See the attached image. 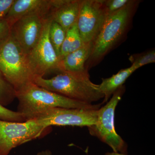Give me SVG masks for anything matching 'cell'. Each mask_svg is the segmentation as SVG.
Returning <instances> with one entry per match:
<instances>
[{
    "label": "cell",
    "mask_w": 155,
    "mask_h": 155,
    "mask_svg": "<svg viewBox=\"0 0 155 155\" xmlns=\"http://www.w3.org/2000/svg\"><path fill=\"white\" fill-rule=\"evenodd\" d=\"M52 21V19L49 17L45 19L40 38L28 54L29 67L34 78L43 77L47 73L51 71L60 72L61 60L57 55L49 38L50 25Z\"/></svg>",
    "instance_id": "cell-7"
},
{
    "label": "cell",
    "mask_w": 155,
    "mask_h": 155,
    "mask_svg": "<svg viewBox=\"0 0 155 155\" xmlns=\"http://www.w3.org/2000/svg\"><path fill=\"white\" fill-rule=\"evenodd\" d=\"M11 27L5 19H0V45L5 41L11 34Z\"/></svg>",
    "instance_id": "cell-21"
},
{
    "label": "cell",
    "mask_w": 155,
    "mask_h": 155,
    "mask_svg": "<svg viewBox=\"0 0 155 155\" xmlns=\"http://www.w3.org/2000/svg\"><path fill=\"white\" fill-rule=\"evenodd\" d=\"M51 0H14L4 18L11 27L22 17L37 13L48 17L51 8Z\"/></svg>",
    "instance_id": "cell-12"
},
{
    "label": "cell",
    "mask_w": 155,
    "mask_h": 155,
    "mask_svg": "<svg viewBox=\"0 0 155 155\" xmlns=\"http://www.w3.org/2000/svg\"><path fill=\"white\" fill-rule=\"evenodd\" d=\"M136 70L134 67L131 66L120 70L111 77L102 78L101 83L98 85L100 91L104 95L103 103L107 102L111 96L123 85L127 78Z\"/></svg>",
    "instance_id": "cell-14"
},
{
    "label": "cell",
    "mask_w": 155,
    "mask_h": 155,
    "mask_svg": "<svg viewBox=\"0 0 155 155\" xmlns=\"http://www.w3.org/2000/svg\"><path fill=\"white\" fill-rule=\"evenodd\" d=\"M66 35V32L61 25L52 20L50 25V39L57 55L60 58L61 47Z\"/></svg>",
    "instance_id": "cell-16"
},
{
    "label": "cell",
    "mask_w": 155,
    "mask_h": 155,
    "mask_svg": "<svg viewBox=\"0 0 155 155\" xmlns=\"http://www.w3.org/2000/svg\"><path fill=\"white\" fill-rule=\"evenodd\" d=\"M0 72L16 91L33 82L34 78L29 67L28 54L11 33L0 45Z\"/></svg>",
    "instance_id": "cell-4"
},
{
    "label": "cell",
    "mask_w": 155,
    "mask_h": 155,
    "mask_svg": "<svg viewBox=\"0 0 155 155\" xmlns=\"http://www.w3.org/2000/svg\"><path fill=\"white\" fill-rule=\"evenodd\" d=\"M107 17L104 0H81L77 25L84 44H94Z\"/></svg>",
    "instance_id": "cell-8"
},
{
    "label": "cell",
    "mask_w": 155,
    "mask_h": 155,
    "mask_svg": "<svg viewBox=\"0 0 155 155\" xmlns=\"http://www.w3.org/2000/svg\"><path fill=\"white\" fill-rule=\"evenodd\" d=\"M93 43L84 44L81 48L68 54L61 60L60 72H78L88 70L85 64L90 57Z\"/></svg>",
    "instance_id": "cell-13"
},
{
    "label": "cell",
    "mask_w": 155,
    "mask_h": 155,
    "mask_svg": "<svg viewBox=\"0 0 155 155\" xmlns=\"http://www.w3.org/2000/svg\"><path fill=\"white\" fill-rule=\"evenodd\" d=\"M140 1H130L119 11L108 16L94 42L88 67L94 66L122 39L129 28Z\"/></svg>",
    "instance_id": "cell-3"
},
{
    "label": "cell",
    "mask_w": 155,
    "mask_h": 155,
    "mask_svg": "<svg viewBox=\"0 0 155 155\" xmlns=\"http://www.w3.org/2000/svg\"><path fill=\"white\" fill-rule=\"evenodd\" d=\"M98 110L55 108L44 112L35 118L45 127L52 126H87L96 124Z\"/></svg>",
    "instance_id": "cell-9"
},
{
    "label": "cell",
    "mask_w": 155,
    "mask_h": 155,
    "mask_svg": "<svg viewBox=\"0 0 155 155\" xmlns=\"http://www.w3.org/2000/svg\"><path fill=\"white\" fill-rule=\"evenodd\" d=\"M46 18L41 14H30L22 17L11 26V34L27 54L39 40Z\"/></svg>",
    "instance_id": "cell-10"
},
{
    "label": "cell",
    "mask_w": 155,
    "mask_h": 155,
    "mask_svg": "<svg viewBox=\"0 0 155 155\" xmlns=\"http://www.w3.org/2000/svg\"><path fill=\"white\" fill-rule=\"evenodd\" d=\"M50 128L35 119L22 122L0 120V155H8L14 148L45 135Z\"/></svg>",
    "instance_id": "cell-6"
},
{
    "label": "cell",
    "mask_w": 155,
    "mask_h": 155,
    "mask_svg": "<svg viewBox=\"0 0 155 155\" xmlns=\"http://www.w3.org/2000/svg\"><path fill=\"white\" fill-rule=\"evenodd\" d=\"M17 111L25 121L36 118L44 112L55 108L97 110L101 104H92L75 101L48 90L30 82L16 91Z\"/></svg>",
    "instance_id": "cell-1"
},
{
    "label": "cell",
    "mask_w": 155,
    "mask_h": 155,
    "mask_svg": "<svg viewBox=\"0 0 155 155\" xmlns=\"http://www.w3.org/2000/svg\"><path fill=\"white\" fill-rule=\"evenodd\" d=\"M81 0H51L48 17L59 25L67 33L77 22Z\"/></svg>",
    "instance_id": "cell-11"
},
{
    "label": "cell",
    "mask_w": 155,
    "mask_h": 155,
    "mask_svg": "<svg viewBox=\"0 0 155 155\" xmlns=\"http://www.w3.org/2000/svg\"><path fill=\"white\" fill-rule=\"evenodd\" d=\"M14 0H0V19L6 17Z\"/></svg>",
    "instance_id": "cell-22"
},
{
    "label": "cell",
    "mask_w": 155,
    "mask_h": 155,
    "mask_svg": "<svg viewBox=\"0 0 155 155\" xmlns=\"http://www.w3.org/2000/svg\"><path fill=\"white\" fill-rule=\"evenodd\" d=\"M130 2V0H104L108 16L119 11Z\"/></svg>",
    "instance_id": "cell-20"
},
{
    "label": "cell",
    "mask_w": 155,
    "mask_h": 155,
    "mask_svg": "<svg viewBox=\"0 0 155 155\" xmlns=\"http://www.w3.org/2000/svg\"><path fill=\"white\" fill-rule=\"evenodd\" d=\"M104 155H126L120 153H115L114 152H107Z\"/></svg>",
    "instance_id": "cell-24"
},
{
    "label": "cell",
    "mask_w": 155,
    "mask_h": 155,
    "mask_svg": "<svg viewBox=\"0 0 155 155\" xmlns=\"http://www.w3.org/2000/svg\"><path fill=\"white\" fill-rule=\"evenodd\" d=\"M33 82L48 90L71 99L92 104L104 98L98 84L90 79L88 70L74 72L61 71L51 78H35Z\"/></svg>",
    "instance_id": "cell-2"
},
{
    "label": "cell",
    "mask_w": 155,
    "mask_h": 155,
    "mask_svg": "<svg viewBox=\"0 0 155 155\" xmlns=\"http://www.w3.org/2000/svg\"><path fill=\"white\" fill-rule=\"evenodd\" d=\"M84 44L76 22L66 33L65 39L61 48L60 59L62 60L68 54L80 48Z\"/></svg>",
    "instance_id": "cell-15"
},
{
    "label": "cell",
    "mask_w": 155,
    "mask_h": 155,
    "mask_svg": "<svg viewBox=\"0 0 155 155\" xmlns=\"http://www.w3.org/2000/svg\"><path fill=\"white\" fill-rule=\"evenodd\" d=\"M16 98L15 89L0 72V103L6 107Z\"/></svg>",
    "instance_id": "cell-17"
},
{
    "label": "cell",
    "mask_w": 155,
    "mask_h": 155,
    "mask_svg": "<svg viewBox=\"0 0 155 155\" xmlns=\"http://www.w3.org/2000/svg\"><path fill=\"white\" fill-rule=\"evenodd\" d=\"M125 91L124 85L119 87L105 105L98 110L96 124L87 127L91 135L96 137L109 145L113 152L125 155L127 153V145L116 132L114 116L116 106L122 99Z\"/></svg>",
    "instance_id": "cell-5"
},
{
    "label": "cell",
    "mask_w": 155,
    "mask_h": 155,
    "mask_svg": "<svg viewBox=\"0 0 155 155\" xmlns=\"http://www.w3.org/2000/svg\"><path fill=\"white\" fill-rule=\"evenodd\" d=\"M0 120L8 122H25L23 116L17 111H14L4 107L0 103Z\"/></svg>",
    "instance_id": "cell-19"
},
{
    "label": "cell",
    "mask_w": 155,
    "mask_h": 155,
    "mask_svg": "<svg viewBox=\"0 0 155 155\" xmlns=\"http://www.w3.org/2000/svg\"><path fill=\"white\" fill-rule=\"evenodd\" d=\"M37 155H52V154L49 150H45L38 153Z\"/></svg>",
    "instance_id": "cell-23"
},
{
    "label": "cell",
    "mask_w": 155,
    "mask_h": 155,
    "mask_svg": "<svg viewBox=\"0 0 155 155\" xmlns=\"http://www.w3.org/2000/svg\"><path fill=\"white\" fill-rule=\"evenodd\" d=\"M129 60L132 63L131 66H133L136 70L147 64L154 63L155 50H150L140 54L132 55L129 58Z\"/></svg>",
    "instance_id": "cell-18"
}]
</instances>
